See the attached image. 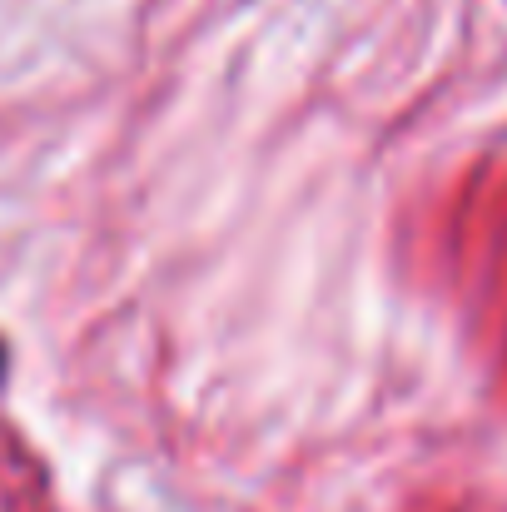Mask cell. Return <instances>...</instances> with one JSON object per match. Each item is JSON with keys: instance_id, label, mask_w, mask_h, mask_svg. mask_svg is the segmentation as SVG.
<instances>
[{"instance_id": "6da1fadb", "label": "cell", "mask_w": 507, "mask_h": 512, "mask_svg": "<svg viewBox=\"0 0 507 512\" xmlns=\"http://www.w3.org/2000/svg\"><path fill=\"white\" fill-rule=\"evenodd\" d=\"M0 378H5V348H0Z\"/></svg>"}]
</instances>
